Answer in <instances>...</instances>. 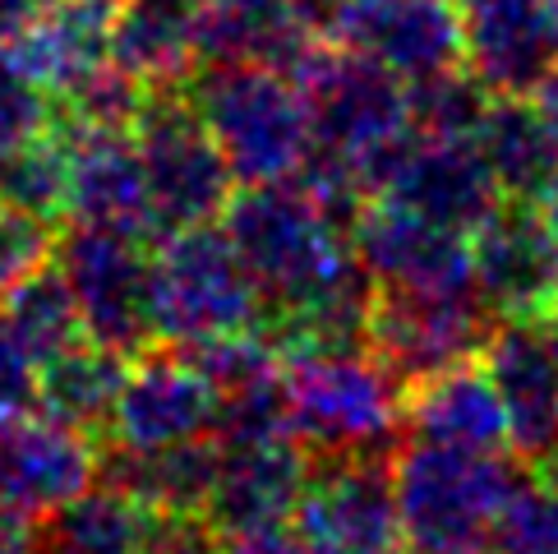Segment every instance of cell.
Returning a JSON list of instances; mask_svg holds the SVG:
<instances>
[{"label": "cell", "instance_id": "74e56055", "mask_svg": "<svg viewBox=\"0 0 558 554\" xmlns=\"http://www.w3.org/2000/svg\"><path fill=\"white\" fill-rule=\"evenodd\" d=\"M535 97V103H541V111H545V121L554 125V134H558V65H554V74L545 79V84L541 88H535L531 93Z\"/></svg>", "mask_w": 558, "mask_h": 554}, {"label": "cell", "instance_id": "f546056e", "mask_svg": "<svg viewBox=\"0 0 558 554\" xmlns=\"http://www.w3.org/2000/svg\"><path fill=\"white\" fill-rule=\"evenodd\" d=\"M494 93L466 65H452L444 74H429L411 84V116L415 130L429 138H475Z\"/></svg>", "mask_w": 558, "mask_h": 554}, {"label": "cell", "instance_id": "603a6c76", "mask_svg": "<svg viewBox=\"0 0 558 554\" xmlns=\"http://www.w3.org/2000/svg\"><path fill=\"white\" fill-rule=\"evenodd\" d=\"M407 434L411 439L498 453L508 444V416L498 402V388L489 380L485 361L452 365L434 380L407 388Z\"/></svg>", "mask_w": 558, "mask_h": 554}, {"label": "cell", "instance_id": "d6a6232c", "mask_svg": "<svg viewBox=\"0 0 558 554\" xmlns=\"http://www.w3.org/2000/svg\"><path fill=\"white\" fill-rule=\"evenodd\" d=\"M222 531L208 513H148L134 554H217Z\"/></svg>", "mask_w": 558, "mask_h": 554}, {"label": "cell", "instance_id": "d4e9b609", "mask_svg": "<svg viewBox=\"0 0 558 554\" xmlns=\"http://www.w3.org/2000/svg\"><path fill=\"white\" fill-rule=\"evenodd\" d=\"M125 370H130L125 351H111V347L93 342V338H78L61 356H51V361L37 365L33 407L47 411L51 421L93 434V439L102 444L111 407H116V398H121Z\"/></svg>", "mask_w": 558, "mask_h": 554}, {"label": "cell", "instance_id": "5b68a950", "mask_svg": "<svg viewBox=\"0 0 558 554\" xmlns=\"http://www.w3.org/2000/svg\"><path fill=\"white\" fill-rule=\"evenodd\" d=\"M153 324L157 342L167 347H198L264 324V296L235 254L227 227L204 222L157 241Z\"/></svg>", "mask_w": 558, "mask_h": 554}, {"label": "cell", "instance_id": "7a4b0ae2", "mask_svg": "<svg viewBox=\"0 0 558 554\" xmlns=\"http://www.w3.org/2000/svg\"><path fill=\"white\" fill-rule=\"evenodd\" d=\"M531 485L517 453L407 439L392 453V499L411 554H489L498 518Z\"/></svg>", "mask_w": 558, "mask_h": 554}, {"label": "cell", "instance_id": "3957f363", "mask_svg": "<svg viewBox=\"0 0 558 554\" xmlns=\"http://www.w3.org/2000/svg\"><path fill=\"white\" fill-rule=\"evenodd\" d=\"M282 393L310 462L392 458L407 439V388L369 347L282 356Z\"/></svg>", "mask_w": 558, "mask_h": 554}, {"label": "cell", "instance_id": "e0dca14e", "mask_svg": "<svg viewBox=\"0 0 558 554\" xmlns=\"http://www.w3.org/2000/svg\"><path fill=\"white\" fill-rule=\"evenodd\" d=\"M310 453L295 434L268 439H231L217 444V481L208 494V518L222 531L282 527L295 518L301 494L310 485Z\"/></svg>", "mask_w": 558, "mask_h": 554}, {"label": "cell", "instance_id": "9a60e30c", "mask_svg": "<svg viewBox=\"0 0 558 554\" xmlns=\"http://www.w3.org/2000/svg\"><path fill=\"white\" fill-rule=\"evenodd\" d=\"M485 370L508 416V444L535 467L558 444V328L554 320H498Z\"/></svg>", "mask_w": 558, "mask_h": 554}, {"label": "cell", "instance_id": "b9f144b4", "mask_svg": "<svg viewBox=\"0 0 558 554\" xmlns=\"http://www.w3.org/2000/svg\"><path fill=\"white\" fill-rule=\"evenodd\" d=\"M489 554H494V550H489Z\"/></svg>", "mask_w": 558, "mask_h": 554}, {"label": "cell", "instance_id": "52a82bcc", "mask_svg": "<svg viewBox=\"0 0 558 554\" xmlns=\"http://www.w3.org/2000/svg\"><path fill=\"white\" fill-rule=\"evenodd\" d=\"M138 157L148 176V208L157 241L185 227L217 222L231 204L235 176L217 153L208 125L198 121L194 103L181 93H153L134 121Z\"/></svg>", "mask_w": 558, "mask_h": 554}, {"label": "cell", "instance_id": "7c38bea8", "mask_svg": "<svg viewBox=\"0 0 558 554\" xmlns=\"http://www.w3.org/2000/svg\"><path fill=\"white\" fill-rule=\"evenodd\" d=\"M355 260L374 287L397 291H475L471 236L407 204L374 194L351 217Z\"/></svg>", "mask_w": 558, "mask_h": 554}, {"label": "cell", "instance_id": "4dcf8cb0", "mask_svg": "<svg viewBox=\"0 0 558 554\" xmlns=\"http://www.w3.org/2000/svg\"><path fill=\"white\" fill-rule=\"evenodd\" d=\"M56 121V103L19 70L10 47H0V153L28 144Z\"/></svg>", "mask_w": 558, "mask_h": 554}, {"label": "cell", "instance_id": "ffe728a7", "mask_svg": "<svg viewBox=\"0 0 558 554\" xmlns=\"http://www.w3.org/2000/svg\"><path fill=\"white\" fill-rule=\"evenodd\" d=\"M111 24L116 0H43L10 56L61 107L111 65Z\"/></svg>", "mask_w": 558, "mask_h": 554}, {"label": "cell", "instance_id": "7402d4cb", "mask_svg": "<svg viewBox=\"0 0 558 554\" xmlns=\"http://www.w3.org/2000/svg\"><path fill=\"white\" fill-rule=\"evenodd\" d=\"M111 61L148 93H181L204 65L198 0H116Z\"/></svg>", "mask_w": 558, "mask_h": 554}, {"label": "cell", "instance_id": "ab89813d", "mask_svg": "<svg viewBox=\"0 0 558 554\" xmlns=\"http://www.w3.org/2000/svg\"><path fill=\"white\" fill-rule=\"evenodd\" d=\"M554 328H558V310H554Z\"/></svg>", "mask_w": 558, "mask_h": 554}, {"label": "cell", "instance_id": "cb8c5ba5", "mask_svg": "<svg viewBox=\"0 0 558 554\" xmlns=\"http://www.w3.org/2000/svg\"><path fill=\"white\" fill-rule=\"evenodd\" d=\"M97 477L125 490L148 513H204L217 481V439H190L171 448H97Z\"/></svg>", "mask_w": 558, "mask_h": 554}, {"label": "cell", "instance_id": "484cf974", "mask_svg": "<svg viewBox=\"0 0 558 554\" xmlns=\"http://www.w3.org/2000/svg\"><path fill=\"white\" fill-rule=\"evenodd\" d=\"M475 148L489 162L504 200H541L558 176V134L531 97H494L475 130Z\"/></svg>", "mask_w": 558, "mask_h": 554}, {"label": "cell", "instance_id": "277c9868", "mask_svg": "<svg viewBox=\"0 0 558 554\" xmlns=\"http://www.w3.org/2000/svg\"><path fill=\"white\" fill-rule=\"evenodd\" d=\"M185 97L241 185L301 176L310 157V97L291 70L204 61L185 84Z\"/></svg>", "mask_w": 558, "mask_h": 554}, {"label": "cell", "instance_id": "5bb4252c", "mask_svg": "<svg viewBox=\"0 0 558 554\" xmlns=\"http://www.w3.org/2000/svg\"><path fill=\"white\" fill-rule=\"evenodd\" d=\"M471 273L498 320H554L558 250L535 200H504L471 231Z\"/></svg>", "mask_w": 558, "mask_h": 554}, {"label": "cell", "instance_id": "836d02e7", "mask_svg": "<svg viewBox=\"0 0 558 554\" xmlns=\"http://www.w3.org/2000/svg\"><path fill=\"white\" fill-rule=\"evenodd\" d=\"M37 398V361L19 342L5 305H0V411H24Z\"/></svg>", "mask_w": 558, "mask_h": 554}, {"label": "cell", "instance_id": "2e32d148", "mask_svg": "<svg viewBox=\"0 0 558 554\" xmlns=\"http://www.w3.org/2000/svg\"><path fill=\"white\" fill-rule=\"evenodd\" d=\"M466 70L494 97H531L558 65V0H462Z\"/></svg>", "mask_w": 558, "mask_h": 554}, {"label": "cell", "instance_id": "4316f807", "mask_svg": "<svg viewBox=\"0 0 558 554\" xmlns=\"http://www.w3.org/2000/svg\"><path fill=\"white\" fill-rule=\"evenodd\" d=\"M144 522H148L144 504L107 481H93L56 513H47L33 527V537L43 554H134Z\"/></svg>", "mask_w": 558, "mask_h": 554}, {"label": "cell", "instance_id": "ba28073f", "mask_svg": "<svg viewBox=\"0 0 558 554\" xmlns=\"http://www.w3.org/2000/svg\"><path fill=\"white\" fill-rule=\"evenodd\" d=\"M498 328V314L481 291H397L374 287L365 347L392 370L402 388H415L452 365L481 361Z\"/></svg>", "mask_w": 558, "mask_h": 554}, {"label": "cell", "instance_id": "ac0fdd59", "mask_svg": "<svg viewBox=\"0 0 558 554\" xmlns=\"http://www.w3.org/2000/svg\"><path fill=\"white\" fill-rule=\"evenodd\" d=\"M56 130L70 144V222L121 227L153 241V208H148V176L138 157L134 130L84 125L56 111Z\"/></svg>", "mask_w": 558, "mask_h": 554}, {"label": "cell", "instance_id": "83f0119b", "mask_svg": "<svg viewBox=\"0 0 558 554\" xmlns=\"http://www.w3.org/2000/svg\"><path fill=\"white\" fill-rule=\"evenodd\" d=\"M0 305H5L10 324L19 333V342L28 347V356H33L37 365L51 361V356H61L78 338H88L84 320H78L74 296L65 287V277L56 273L51 260L43 268H33L28 277H19V282L5 296H0Z\"/></svg>", "mask_w": 558, "mask_h": 554}, {"label": "cell", "instance_id": "8d00e7d4", "mask_svg": "<svg viewBox=\"0 0 558 554\" xmlns=\"http://www.w3.org/2000/svg\"><path fill=\"white\" fill-rule=\"evenodd\" d=\"M535 208H541V217H545V231H549V241H554V250H558V176L545 185V194L535 200Z\"/></svg>", "mask_w": 558, "mask_h": 554}, {"label": "cell", "instance_id": "8fae6325", "mask_svg": "<svg viewBox=\"0 0 558 554\" xmlns=\"http://www.w3.org/2000/svg\"><path fill=\"white\" fill-rule=\"evenodd\" d=\"M222 393L181 347L153 342L130 356L121 398L111 407L102 444L116 448H171L190 439H208L217 425Z\"/></svg>", "mask_w": 558, "mask_h": 554}, {"label": "cell", "instance_id": "4fadbf2b", "mask_svg": "<svg viewBox=\"0 0 558 554\" xmlns=\"http://www.w3.org/2000/svg\"><path fill=\"white\" fill-rule=\"evenodd\" d=\"M328 43L384 65L402 84L466 65L462 14L452 0H337Z\"/></svg>", "mask_w": 558, "mask_h": 554}, {"label": "cell", "instance_id": "f35d334b", "mask_svg": "<svg viewBox=\"0 0 558 554\" xmlns=\"http://www.w3.org/2000/svg\"><path fill=\"white\" fill-rule=\"evenodd\" d=\"M535 471H541V481L549 485V490H558V444L545 453V458L541 462H535Z\"/></svg>", "mask_w": 558, "mask_h": 554}, {"label": "cell", "instance_id": "30bf717a", "mask_svg": "<svg viewBox=\"0 0 558 554\" xmlns=\"http://www.w3.org/2000/svg\"><path fill=\"white\" fill-rule=\"evenodd\" d=\"M291 527L310 554H411L392 499V458L314 462Z\"/></svg>", "mask_w": 558, "mask_h": 554}, {"label": "cell", "instance_id": "f1b7e54d", "mask_svg": "<svg viewBox=\"0 0 558 554\" xmlns=\"http://www.w3.org/2000/svg\"><path fill=\"white\" fill-rule=\"evenodd\" d=\"M0 204L43 222H61L70 208V144L65 134L43 130L28 144L0 153Z\"/></svg>", "mask_w": 558, "mask_h": 554}, {"label": "cell", "instance_id": "d6986e66", "mask_svg": "<svg viewBox=\"0 0 558 554\" xmlns=\"http://www.w3.org/2000/svg\"><path fill=\"white\" fill-rule=\"evenodd\" d=\"M328 0H198L204 61L301 70L328 43Z\"/></svg>", "mask_w": 558, "mask_h": 554}, {"label": "cell", "instance_id": "6da1fadb", "mask_svg": "<svg viewBox=\"0 0 558 554\" xmlns=\"http://www.w3.org/2000/svg\"><path fill=\"white\" fill-rule=\"evenodd\" d=\"M310 97V157L301 181L342 217L384 194L392 171L415 148L411 84L347 47L324 43L295 70Z\"/></svg>", "mask_w": 558, "mask_h": 554}, {"label": "cell", "instance_id": "d590c367", "mask_svg": "<svg viewBox=\"0 0 558 554\" xmlns=\"http://www.w3.org/2000/svg\"><path fill=\"white\" fill-rule=\"evenodd\" d=\"M37 5L43 0H0V47H10L19 33H24V24L37 14Z\"/></svg>", "mask_w": 558, "mask_h": 554}, {"label": "cell", "instance_id": "9c48e42d", "mask_svg": "<svg viewBox=\"0 0 558 554\" xmlns=\"http://www.w3.org/2000/svg\"><path fill=\"white\" fill-rule=\"evenodd\" d=\"M97 481V439L47 411H0V527L33 531Z\"/></svg>", "mask_w": 558, "mask_h": 554}, {"label": "cell", "instance_id": "44dd1931", "mask_svg": "<svg viewBox=\"0 0 558 554\" xmlns=\"http://www.w3.org/2000/svg\"><path fill=\"white\" fill-rule=\"evenodd\" d=\"M384 194L466 236L504 204V190H498L475 138H429V134L415 138V148L392 171Z\"/></svg>", "mask_w": 558, "mask_h": 554}, {"label": "cell", "instance_id": "8992f818", "mask_svg": "<svg viewBox=\"0 0 558 554\" xmlns=\"http://www.w3.org/2000/svg\"><path fill=\"white\" fill-rule=\"evenodd\" d=\"M51 264L65 277L93 342L138 356L157 342L153 324V250L148 236L121 227L70 222L56 236Z\"/></svg>", "mask_w": 558, "mask_h": 554}, {"label": "cell", "instance_id": "60d3db41", "mask_svg": "<svg viewBox=\"0 0 558 554\" xmlns=\"http://www.w3.org/2000/svg\"><path fill=\"white\" fill-rule=\"evenodd\" d=\"M328 5H337V0H328Z\"/></svg>", "mask_w": 558, "mask_h": 554}, {"label": "cell", "instance_id": "e575fe53", "mask_svg": "<svg viewBox=\"0 0 558 554\" xmlns=\"http://www.w3.org/2000/svg\"><path fill=\"white\" fill-rule=\"evenodd\" d=\"M217 554H310L295 527H254V531H227Z\"/></svg>", "mask_w": 558, "mask_h": 554}, {"label": "cell", "instance_id": "1f68e13d", "mask_svg": "<svg viewBox=\"0 0 558 554\" xmlns=\"http://www.w3.org/2000/svg\"><path fill=\"white\" fill-rule=\"evenodd\" d=\"M51 245H56V222H43V217H28L0 204V296L19 277L43 268L51 260Z\"/></svg>", "mask_w": 558, "mask_h": 554}]
</instances>
